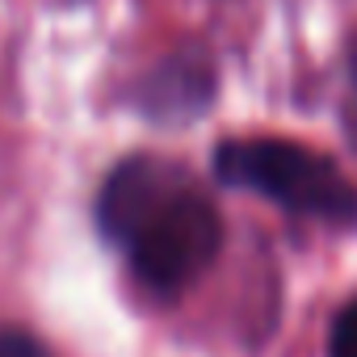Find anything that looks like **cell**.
Wrapping results in <instances>:
<instances>
[{
    "mask_svg": "<svg viewBox=\"0 0 357 357\" xmlns=\"http://www.w3.org/2000/svg\"><path fill=\"white\" fill-rule=\"evenodd\" d=\"M101 231L160 294L185 290L219 252L223 227L194 176L160 155H135L109 172L97 198Z\"/></svg>",
    "mask_w": 357,
    "mask_h": 357,
    "instance_id": "1",
    "label": "cell"
},
{
    "mask_svg": "<svg viewBox=\"0 0 357 357\" xmlns=\"http://www.w3.org/2000/svg\"><path fill=\"white\" fill-rule=\"evenodd\" d=\"M215 172H219V181L257 190L298 215H315L328 223L357 219V190L344 181V172L328 155H319L303 143L231 139L215 151Z\"/></svg>",
    "mask_w": 357,
    "mask_h": 357,
    "instance_id": "2",
    "label": "cell"
},
{
    "mask_svg": "<svg viewBox=\"0 0 357 357\" xmlns=\"http://www.w3.org/2000/svg\"><path fill=\"white\" fill-rule=\"evenodd\" d=\"M328 357H357V298L336 315L332 340H328Z\"/></svg>",
    "mask_w": 357,
    "mask_h": 357,
    "instance_id": "3",
    "label": "cell"
},
{
    "mask_svg": "<svg viewBox=\"0 0 357 357\" xmlns=\"http://www.w3.org/2000/svg\"><path fill=\"white\" fill-rule=\"evenodd\" d=\"M0 357H47V349H43L30 332L5 328V332H0Z\"/></svg>",
    "mask_w": 357,
    "mask_h": 357,
    "instance_id": "4",
    "label": "cell"
},
{
    "mask_svg": "<svg viewBox=\"0 0 357 357\" xmlns=\"http://www.w3.org/2000/svg\"><path fill=\"white\" fill-rule=\"evenodd\" d=\"M344 130H349V143H353V151H357V59H353L349 93H344Z\"/></svg>",
    "mask_w": 357,
    "mask_h": 357,
    "instance_id": "5",
    "label": "cell"
}]
</instances>
